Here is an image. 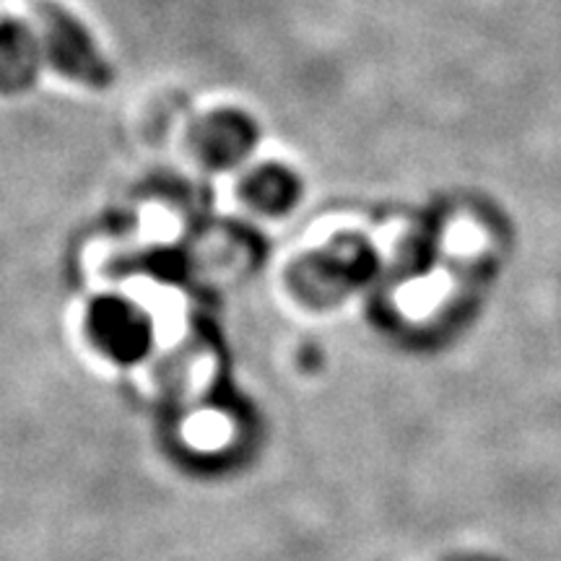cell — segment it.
Instances as JSON below:
<instances>
[{"mask_svg":"<svg viewBox=\"0 0 561 561\" xmlns=\"http://www.w3.org/2000/svg\"><path fill=\"white\" fill-rule=\"evenodd\" d=\"M39 19L45 21L47 42L55 66L66 70L68 76L79 79L94 89H104L112 83V68L104 55L96 50L91 34L83 30L81 21L60 9L53 0H39L37 3Z\"/></svg>","mask_w":561,"mask_h":561,"instance_id":"6da1fadb","label":"cell"}]
</instances>
